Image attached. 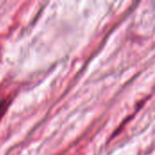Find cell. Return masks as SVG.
<instances>
[{
  "instance_id": "6da1fadb",
  "label": "cell",
  "mask_w": 155,
  "mask_h": 155,
  "mask_svg": "<svg viewBox=\"0 0 155 155\" xmlns=\"http://www.w3.org/2000/svg\"><path fill=\"white\" fill-rule=\"evenodd\" d=\"M9 104H10V101L8 99L0 100V121L3 119L4 115L5 114Z\"/></svg>"
}]
</instances>
